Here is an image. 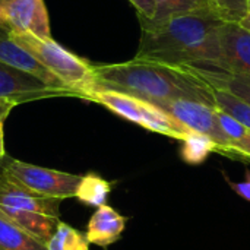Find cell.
Segmentation results:
<instances>
[{"label": "cell", "mask_w": 250, "mask_h": 250, "mask_svg": "<svg viewBox=\"0 0 250 250\" xmlns=\"http://www.w3.org/2000/svg\"><path fill=\"white\" fill-rule=\"evenodd\" d=\"M233 149L243 158L245 163H250V132L243 139L233 145Z\"/></svg>", "instance_id": "cell-25"}, {"label": "cell", "mask_w": 250, "mask_h": 250, "mask_svg": "<svg viewBox=\"0 0 250 250\" xmlns=\"http://www.w3.org/2000/svg\"><path fill=\"white\" fill-rule=\"evenodd\" d=\"M0 26H4V22H3V15H1V9H0Z\"/></svg>", "instance_id": "cell-30"}, {"label": "cell", "mask_w": 250, "mask_h": 250, "mask_svg": "<svg viewBox=\"0 0 250 250\" xmlns=\"http://www.w3.org/2000/svg\"><path fill=\"white\" fill-rule=\"evenodd\" d=\"M239 23H240V25H242L245 29H248V31L250 32V12H248V13H246V16H245V18H243V19H242Z\"/></svg>", "instance_id": "cell-28"}, {"label": "cell", "mask_w": 250, "mask_h": 250, "mask_svg": "<svg viewBox=\"0 0 250 250\" xmlns=\"http://www.w3.org/2000/svg\"><path fill=\"white\" fill-rule=\"evenodd\" d=\"M217 114H218V120H220V125H221L224 133L229 136V139L231 141L233 145L236 142H239L240 139H243L250 132L249 129H246L239 120H236L230 114H227V113H224V111H221L218 108H217Z\"/></svg>", "instance_id": "cell-22"}, {"label": "cell", "mask_w": 250, "mask_h": 250, "mask_svg": "<svg viewBox=\"0 0 250 250\" xmlns=\"http://www.w3.org/2000/svg\"><path fill=\"white\" fill-rule=\"evenodd\" d=\"M141 21V41L136 59L177 67L220 70V26L217 16L179 15Z\"/></svg>", "instance_id": "cell-1"}, {"label": "cell", "mask_w": 250, "mask_h": 250, "mask_svg": "<svg viewBox=\"0 0 250 250\" xmlns=\"http://www.w3.org/2000/svg\"><path fill=\"white\" fill-rule=\"evenodd\" d=\"M214 100H215V107L227 114H230L231 117H234L236 120H239L246 129L250 130V104L248 101L233 95L229 91L220 89V88H214Z\"/></svg>", "instance_id": "cell-20"}, {"label": "cell", "mask_w": 250, "mask_h": 250, "mask_svg": "<svg viewBox=\"0 0 250 250\" xmlns=\"http://www.w3.org/2000/svg\"><path fill=\"white\" fill-rule=\"evenodd\" d=\"M0 62L38 78L56 91H62L66 95L73 97V94L48 69H45L32 54H29L10 38L9 29L6 26H0Z\"/></svg>", "instance_id": "cell-10"}, {"label": "cell", "mask_w": 250, "mask_h": 250, "mask_svg": "<svg viewBox=\"0 0 250 250\" xmlns=\"http://www.w3.org/2000/svg\"><path fill=\"white\" fill-rule=\"evenodd\" d=\"M179 15L220 18L208 0H155V16L152 19H161V18L179 16Z\"/></svg>", "instance_id": "cell-15"}, {"label": "cell", "mask_w": 250, "mask_h": 250, "mask_svg": "<svg viewBox=\"0 0 250 250\" xmlns=\"http://www.w3.org/2000/svg\"><path fill=\"white\" fill-rule=\"evenodd\" d=\"M180 142H182V146L179 151L180 158L189 166H199L205 163L212 152L220 154V146L211 138L202 133L192 132Z\"/></svg>", "instance_id": "cell-17"}, {"label": "cell", "mask_w": 250, "mask_h": 250, "mask_svg": "<svg viewBox=\"0 0 250 250\" xmlns=\"http://www.w3.org/2000/svg\"><path fill=\"white\" fill-rule=\"evenodd\" d=\"M60 199L40 196L32 193L10 180L0 177V205L22 211H31L44 214L48 217L59 218L60 215Z\"/></svg>", "instance_id": "cell-11"}, {"label": "cell", "mask_w": 250, "mask_h": 250, "mask_svg": "<svg viewBox=\"0 0 250 250\" xmlns=\"http://www.w3.org/2000/svg\"><path fill=\"white\" fill-rule=\"evenodd\" d=\"M6 161H7V157H6V158H0V177L3 176V170H4Z\"/></svg>", "instance_id": "cell-29"}, {"label": "cell", "mask_w": 250, "mask_h": 250, "mask_svg": "<svg viewBox=\"0 0 250 250\" xmlns=\"http://www.w3.org/2000/svg\"><path fill=\"white\" fill-rule=\"evenodd\" d=\"M4 26L10 32L51 38L50 19L44 0H0Z\"/></svg>", "instance_id": "cell-7"}, {"label": "cell", "mask_w": 250, "mask_h": 250, "mask_svg": "<svg viewBox=\"0 0 250 250\" xmlns=\"http://www.w3.org/2000/svg\"><path fill=\"white\" fill-rule=\"evenodd\" d=\"M249 12H250V4H249Z\"/></svg>", "instance_id": "cell-31"}, {"label": "cell", "mask_w": 250, "mask_h": 250, "mask_svg": "<svg viewBox=\"0 0 250 250\" xmlns=\"http://www.w3.org/2000/svg\"><path fill=\"white\" fill-rule=\"evenodd\" d=\"M89 245L85 233L60 221L45 248L47 250H89Z\"/></svg>", "instance_id": "cell-19"}, {"label": "cell", "mask_w": 250, "mask_h": 250, "mask_svg": "<svg viewBox=\"0 0 250 250\" xmlns=\"http://www.w3.org/2000/svg\"><path fill=\"white\" fill-rule=\"evenodd\" d=\"M223 173V177H224V180H226V183L230 186V189L239 196V198H242V199H245V201H248L250 202V170L249 168H246V171H245V179L242 180V182H234V180H231L224 171H221Z\"/></svg>", "instance_id": "cell-23"}, {"label": "cell", "mask_w": 250, "mask_h": 250, "mask_svg": "<svg viewBox=\"0 0 250 250\" xmlns=\"http://www.w3.org/2000/svg\"><path fill=\"white\" fill-rule=\"evenodd\" d=\"M136 12L138 16H144L148 19H152L155 16V0H129Z\"/></svg>", "instance_id": "cell-24"}, {"label": "cell", "mask_w": 250, "mask_h": 250, "mask_svg": "<svg viewBox=\"0 0 250 250\" xmlns=\"http://www.w3.org/2000/svg\"><path fill=\"white\" fill-rule=\"evenodd\" d=\"M15 105H18L15 101H10L7 98H0V122H4V119L10 114Z\"/></svg>", "instance_id": "cell-26"}, {"label": "cell", "mask_w": 250, "mask_h": 250, "mask_svg": "<svg viewBox=\"0 0 250 250\" xmlns=\"http://www.w3.org/2000/svg\"><path fill=\"white\" fill-rule=\"evenodd\" d=\"M66 95L45 85L38 78L18 70L0 62V98H7L16 104L34 101L40 98Z\"/></svg>", "instance_id": "cell-9"}, {"label": "cell", "mask_w": 250, "mask_h": 250, "mask_svg": "<svg viewBox=\"0 0 250 250\" xmlns=\"http://www.w3.org/2000/svg\"><path fill=\"white\" fill-rule=\"evenodd\" d=\"M113 185L97 173H86L81 177L75 198L85 207L100 208L107 204Z\"/></svg>", "instance_id": "cell-14"}, {"label": "cell", "mask_w": 250, "mask_h": 250, "mask_svg": "<svg viewBox=\"0 0 250 250\" xmlns=\"http://www.w3.org/2000/svg\"><path fill=\"white\" fill-rule=\"evenodd\" d=\"M0 211L15 226H18L22 231H25L28 236H31L41 245L48 243V240L53 237L60 223V220L54 217H48V215L31 212V211L15 209V208L1 207V205H0Z\"/></svg>", "instance_id": "cell-13"}, {"label": "cell", "mask_w": 250, "mask_h": 250, "mask_svg": "<svg viewBox=\"0 0 250 250\" xmlns=\"http://www.w3.org/2000/svg\"><path fill=\"white\" fill-rule=\"evenodd\" d=\"M224 22H240L249 12L250 0H208Z\"/></svg>", "instance_id": "cell-21"}, {"label": "cell", "mask_w": 250, "mask_h": 250, "mask_svg": "<svg viewBox=\"0 0 250 250\" xmlns=\"http://www.w3.org/2000/svg\"><path fill=\"white\" fill-rule=\"evenodd\" d=\"M192 69L211 86L229 91L233 95L248 101L250 104V78L231 75L221 70H207V69H196V67Z\"/></svg>", "instance_id": "cell-16"}, {"label": "cell", "mask_w": 250, "mask_h": 250, "mask_svg": "<svg viewBox=\"0 0 250 250\" xmlns=\"http://www.w3.org/2000/svg\"><path fill=\"white\" fill-rule=\"evenodd\" d=\"M154 105L160 107L163 111L170 114L173 119H176L177 122H180L190 130L211 138L220 146L221 155H224L230 160L243 163V158L233 149L231 141L224 133V130L220 125L215 107L207 105L204 103L192 101V100L161 101Z\"/></svg>", "instance_id": "cell-6"}, {"label": "cell", "mask_w": 250, "mask_h": 250, "mask_svg": "<svg viewBox=\"0 0 250 250\" xmlns=\"http://www.w3.org/2000/svg\"><path fill=\"white\" fill-rule=\"evenodd\" d=\"M0 158H6L4 141H3V122H0Z\"/></svg>", "instance_id": "cell-27"}, {"label": "cell", "mask_w": 250, "mask_h": 250, "mask_svg": "<svg viewBox=\"0 0 250 250\" xmlns=\"http://www.w3.org/2000/svg\"><path fill=\"white\" fill-rule=\"evenodd\" d=\"M10 38L32 54L45 69H48L72 94L73 97L86 98L97 88L94 64L78 57L63 48L53 38H37L31 34L10 32Z\"/></svg>", "instance_id": "cell-3"}, {"label": "cell", "mask_w": 250, "mask_h": 250, "mask_svg": "<svg viewBox=\"0 0 250 250\" xmlns=\"http://www.w3.org/2000/svg\"><path fill=\"white\" fill-rule=\"evenodd\" d=\"M3 177L40 196L63 201L75 198L82 176L7 158Z\"/></svg>", "instance_id": "cell-5"}, {"label": "cell", "mask_w": 250, "mask_h": 250, "mask_svg": "<svg viewBox=\"0 0 250 250\" xmlns=\"http://www.w3.org/2000/svg\"><path fill=\"white\" fill-rule=\"evenodd\" d=\"M127 218L117 212L110 205H103L95 209L88 221L85 236L91 245L108 248L122 239L126 230Z\"/></svg>", "instance_id": "cell-12"}, {"label": "cell", "mask_w": 250, "mask_h": 250, "mask_svg": "<svg viewBox=\"0 0 250 250\" xmlns=\"http://www.w3.org/2000/svg\"><path fill=\"white\" fill-rule=\"evenodd\" d=\"M94 73L98 88L123 92L151 104L192 100L215 107L212 86L192 67H177L133 57L125 63L94 66Z\"/></svg>", "instance_id": "cell-2"}, {"label": "cell", "mask_w": 250, "mask_h": 250, "mask_svg": "<svg viewBox=\"0 0 250 250\" xmlns=\"http://www.w3.org/2000/svg\"><path fill=\"white\" fill-rule=\"evenodd\" d=\"M221 72L250 78V32L239 22H224L218 31Z\"/></svg>", "instance_id": "cell-8"}, {"label": "cell", "mask_w": 250, "mask_h": 250, "mask_svg": "<svg viewBox=\"0 0 250 250\" xmlns=\"http://www.w3.org/2000/svg\"><path fill=\"white\" fill-rule=\"evenodd\" d=\"M85 100L101 104L119 117L135 123L149 132L166 135L177 141L185 139L193 132L176 119H173L170 114L163 111L160 107L123 92L97 86L86 95Z\"/></svg>", "instance_id": "cell-4"}, {"label": "cell", "mask_w": 250, "mask_h": 250, "mask_svg": "<svg viewBox=\"0 0 250 250\" xmlns=\"http://www.w3.org/2000/svg\"><path fill=\"white\" fill-rule=\"evenodd\" d=\"M0 250H47V248L22 231L0 211Z\"/></svg>", "instance_id": "cell-18"}]
</instances>
